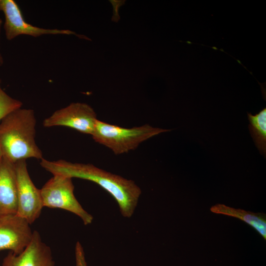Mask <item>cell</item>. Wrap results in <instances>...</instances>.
<instances>
[{
  "mask_svg": "<svg viewBox=\"0 0 266 266\" xmlns=\"http://www.w3.org/2000/svg\"><path fill=\"white\" fill-rule=\"evenodd\" d=\"M40 165L53 175L77 178L93 182L109 193L126 218L133 215L141 194L135 182L107 172L90 164L76 163L63 160L49 161L42 158Z\"/></svg>",
  "mask_w": 266,
  "mask_h": 266,
  "instance_id": "obj_1",
  "label": "cell"
},
{
  "mask_svg": "<svg viewBox=\"0 0 266 266\" xmlns=\"http://www.w3.org/2000/svg\"><path fill=\"white\" fill-rule=\"evenodd\" d=\"M36 119L32 109H17L0 121V149L3 157L14 164L28 158L41 160L42 153L37 145Z\"/></svg>",
  "mask_w": 266,
  "mask_h": 266,
  "instance_id": "obj_2",
  "label": "cell"
},
{
  "mask_svg": "<svg viewBox=\"0 0 266 266\" xmlns=\"http://www.w3.org/2000/svg\"><path fill=\"white\" fill-rule=\"evenodd\" d=\"M170 131L147 124L125 128L98 119L91 135L96 142L120 155L136 149L141 143L155 135Z\"/></svg>",
  "mask_w": 266,
  "mask_h": 266,
  "instance_id": "obj_3",
  "label": "cell"
},
{
  "mask_svg": "<svg viewBox=\"0 0 266 266\" xmlns=\"http://www.w3.org/2000/svg\"><path fill=\"white\" fill-rule=\"evenodd\" d=\"M74 189L72 178L53 175L40 189L43 207L66 210L78 216L84 225H89L93 217L78 202Z\"/></svg>",
  "mask_w": 266,
  "mask_h": 266,
  "instance_id": "obj_4",
  "label": "cell"
},
{
  "mask_svg": "<svg viewBox=\"0 0 266 266\" xmlns=\"http://www.w3.org/2000/svg\"><path fill=\"white\" fill-rule=\"evenodd\" d=\"M14 166L17 192L16 214L31 225L39 218L44 207L40 191L29 175L26 160L19 161Z\"/></svg>",
  "mask_w": 266,
  "mask_h": 266,
  "instance_id": "obj_5",
  "label": "cell"
},
{
  "mask_svg": "<svg viewBox=\"0 0 266 266\" xmlns=\"http://www.w3.org/2000/svg\"><path fill=\"white\" fill-rule=\"evenodd\" d=\"M98 119L93 108L81 102L71 103L55 111L43 122L44 127L64 126L91 135Z\"/></svg>",
  "mask_w": 266,
  "mask_h": 266,
  "instance_id": "obj_6",
  "label": "cell"
},
{
  "mask_svg": "<svg viewBox=\"0 0 266 266\" xmlns=\"http://www.w3.org/2000/svg\"><path fill=\"white\" fill-rule=\"evenodd\" d=\"M0 11L5 18L4 29L6 38L12 40L20 35L38 37L44 34H71L68 30L47 29L33 26L26 22L18 5L13 0H0Z\"/></svg>",
  "mask_w": 266,
  "mask_h": 266,
  "instance_id": "obj_7",
  "label": "cell"
},
{
  "mask_svg": "<svg viewBox=\"0 0 266 266\" xmlns=\"http://www.w3.org/2000/svg\"><path fill=\"white\" fill-rule=\"evenodd\" d=\"M33 234L29 223L17 214L0 215V251L21 253L31 242Z\"/></svg>",
  "mask_w": 266,
  "mask_h": 266,
  "instance_id": "obj_8",
  "label": "cell"
},
{
  "mask_svg": "<svg viewBox=\"0 0 266 266\" xmlns=\"http://www.w3.org/2000/svg\"><path fill=\"white\" fill-rule=\"evenodd\" d=\"M51 250L42 241L39 233L33 232L32 240L23 252H10L3 259L1 266H54Z\"/></svg>",
  "mask_w": 266,
  "mask_h": 266,
  "instance_id": "obj_9",
  "label": "cell"
},
{
  "mask_svg": "<svg viewBox=\"0 0 266 266\" xmlns=\"http://www.w3.org/2000/svg\"><path fill=\"white\" fill-rule=\"evenodd\" d=\"M17 192L14 164L3 157L0 163V215L16 214Z\"/></svg>",
  "mask_w": 266,
  "mask_h": 266,
  "instance_id": "obj_10",
  "label": "cell"
},
{
  "mask_svg": "<svg viewBox=\"0 0 266 266\" xmlns=\"http://www.w3.org/2000/svg\"><path fill=\"white\" fill-rule=\"evenodd\" d=\"M214 213L237 218L245 222L266 239V215L262 213H254L240 209H235L222 204H217L210 208Z\"/></svg>",
  "mask_w": 266,
  "mask_h": 266,
  "instance_id": "obj_11",
  "label": "cell"
},
{
  "mask_svg": "<svg viewBox=\"0 0 266 266\" xmlns=\"http://www.w3.org/2000/svg\"><path fill=\"white\" fill-rule=\"evenodd\" d=\"M249 130L255 145L261 154L266 155V108L254 115L247 113Z\"/></svg>",
  "mask_w": 266,
  "mask_h": 266,
  "instance_id": "obj_12",
  "label": "cell"
},
{
  "mask_svg": "<svg viewBox=\"0 0 266 266\" xmlns=\"http://www.w3.org/2000/svg\"><path fill=\"white\" fill-rule=\"evenodd\" d=\"M22 102L9 96L1 87L0 78V121L11 112L22 107Z\"/></svg>",
  "mask_w": 266,
  "mask_h": 266,
  "instance_id": "obj_13",
  "label": "cell"
},
{
  "mask_svg": "<svg viewBox=\"0 0 266 266\" xmlns=\"http://www.w3.org/2000/svg\"><path fill=\"white\" fill-rule=\"evenodd\" d=\"M75 266H88L81 244L77 241L75 247Z\"/></svg>",
  "mask_w": 266,
  "mask_h": 266,
  "instance_id": "obj_14",
  "label": "cell"
},
{
  "mask_svg": "<svg viewBox=\"0 0 266 266\" xmlns=\"http://www.w3.org/2000/svg\"><path fill=\"white\" fill-rule=\"evenodd\" d=\"M3 58H2V57L1 56V54L0 52V66H1L3 64Z\"/></svg>",
  "mask_w": 266,
  "mask_h": 266,
  "instance_id": "obj_15",
  "label": "cell"
},
{
  "mask_svg": "<svg viewBox=\"0 0 266 266\" xmlns=\"http://www.w3.org/2000/svg\"><path fill=\"white\" fill-rule=\"evenodd\" d=\"M3 158V155L0 149V163L2 159Z\"/></svg>",
  "mask_w": 266,
  "mask_h": 266,
  "instance_id": "obj_16",
  "label": "cell"
}]
</instances>
